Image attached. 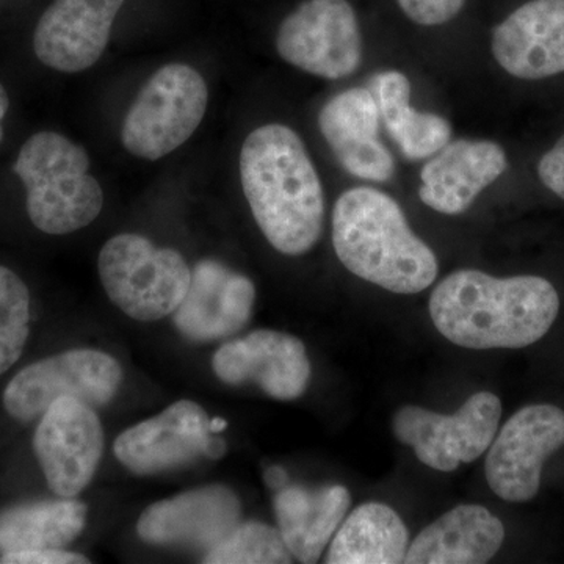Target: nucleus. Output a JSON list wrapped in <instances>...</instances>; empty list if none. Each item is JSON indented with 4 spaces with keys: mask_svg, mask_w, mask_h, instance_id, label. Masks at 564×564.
<instances>
[{
    "mask_svg": "<svg viewBox=\"0 0 564 564\" xmlns=\"http://www.w3.org/2000/svg\"><path fill=\"white\" fill-rule=\"evenodd\" d=\"M256 288L250 278L215 259L196 263L187 295L173 322L192 343H212L239 333L250 322Z\"/></svg>",
    "mask_w": 564,
    "mask_h": 564,
    "instance_id": "nucleus-16",
    "label": "nucleus"
},
{
    "mask_svg": "<svg viewBox=\"0 0 564 564\" xmlns=\"http://www.w3.org/2000/svg\"><path fill=\"white\" fill-rule=\"evenodd\" d=\"M265 481L274 491H281L289 485V475L280 466L270 467L265 473Z\"/></svg>",
    "mask_w": 564,
    "mask_h": 564,
    "instance_id": "nucleus-30",
    "label": "nucleus"
},
{
    "mask_svg": "<svg viewBox=\"0 0 564 564\" xmlns=\"http://www.w3.org/2000/svg\"><path fill=\"white\" fill-rule=\"evenodd\" d=\"M333 247L348 272L399 295L423 292L437 276L432 248L415 236L399 203L377 188H350L339 196Z\"/></svg>",
    "mask_w": 564,
    "mask_h": 564,
    "instance_id": "nucleus-3",
    "label": "nucleus"
},
{
    "mask_svg": "<svg viewBox=\"0 0 564 564\" xmlns=\"http://www.w3.org/2000/svg\"><path fill=\"white\" fill-rule=\"evenodd\" d=\"M209 104L202 74L184 63L155 70L141 88L121 128L122 147L143 161H159L191 140Z\"/></svg>",
    "mask_w": 564,
    "mask_h": 564,
    "instance_id": "nucleus-6",
    "label": "nucleus"
},
{
    "mask_svg": "<svg viewBox=\"0 0 564 564\" xmlns=\"http://www.w3.org/2000/svg\"><path fill=\"white\" fill-rule=\"evenodd\" d=\"M98 272L110 302L139 322L174 314L192 280L180 251L158 248L140 234L111 237L99 252Z\"/></svg>",
    "mask_w": 564,
    "mask_h": 564,
    "instance_id": "nucleus-5",
    "label": "nucleus"
},
{
    "mask_svg": "<svg viewBox=\"0 0 564 564\" xmlns=\"http://www.w3.org/2000/svg\"><path fill=\"white\" fill-rule=\"evenodd\" d=\"M87 151L57 132L35 133L13 165L28 191V214L51 236L87 228L101 214L104 193L90 173Z\"/></svg>",
    "mask_w": 564,
    "mask_h": 564,
    "instance_id": "nucleus-4",
    "label": "nucleus"
},
{
    "mask_svg": "<svg viewBox=\"0 0 564 564\" xmlns=\"http://www.w3.org/2000/svg\"><path fill=\"white\" fill-rule=\"evenodd\" d=\"M502 402L491 392L474 393L455 414L403 406L393 415L397 440L410 445L419 462L441 473H454L488 451L499 430Z\"/></svg>",
    "mask_w": 564,
    "mask_h": 564,
    "instance_id": "nucleus-8",
    "label": "nucleus"
},
{
    "mask_svg": "<svg viewBox=\"0 0 564 564\" xmlns=\"http://www.w3.org/2000/svg\"><path fill=\"white\" fill-rule=\"evenodd\" d=\"M491 50L511 76L547 79L564 73V0H532L497 25Z\"/></svg>",
    "mask_w": 564,
    "mask_h": 564,
    "instance_id": "nucleus-18",
    "label": "nucleus"
},
{
    "mask_svg": "<svg viewBox=\"0 0 564 564\" xmlns=\"http://www.w3.org/2000/svg\"><path fill=\"white\" fill-rule=\"evenodd\" d=\"M226 426H228V422H226L225 419H221V417L210 419L212 433L225 432Z\"/></svg>",
    "mask_w": 564,
    "mask_h": 564,
    "instance_id": "nucleus-32",
    "label": "nucleus"
},
{
    "mask_svg": "<svg viewBox=\"0 0 564 564\" xmlns=\"http://www.w3.org/2000/svg\"><path fill=\"white\" fill-rule=\"evenodd\" d=\"M10 99L7 95L6 88L0 85V141L3 139L2 120L6 118L7 111H9Z\"/></svg>",
    "mask_w": 564,
    "mask_h": 564,
    "instance_id": "nucleus-31",
    "label": "nucleus"
},
{
    "mask_svg": "<svg viewBox=\"0 0 564 564\" xmlns=\"http://www.w3.org/2000/svg\"><path fill=\"white\" fill-rule=\"evenodd\" d=\"M33 451L52 492L79 496L102 459V423L90 404L63 397L41 415Z\"/></svg>",
    "mask_w": 564,
    "mask_h": 564,
    "instance_id": "nucleus-12",
    "label": "nucleus"
},
{
    "mask_svg": "<svg viewBox=\"0 0 564 564\" xmlns=\"http://www.w3.org/2000/svg\"><path fill=\"white\" fill-rule=\"evenodd\" d=\"M3 564H82L88 563L84 555L65 549H33V551L11 552L0 555Z\"/></svg>",
    "mask_w": 564,
    "mask_h": 564,
    "instance_id": "nucleus-28",
    "label": "nucleus"
},
{
    "mask_svg": "<svg viewBox=\"0 0 564 564\" xmlns=\"http://www.w3.org/2000/svg\"><path fill=\"white\" fill-rule=\"evenodd\" d=\"M380 110L373 93L351 88L333 96L318 113V128L345 172L359 180L388 182L395 173L391 151L380 140Z\"/></svg>",
    "mask_w": 564,
    "mask_h": 564,
    "instance_id": "nucleus-17",
    "label": "nucleus"
},
{
    "mask_svg": "<svg viewBox=\"0 0 564 564\" xmlns=\"http://www.w3.org/2000/svg\"><path fill=\"white\" fill-rule=\"evenodd\" d=\"M31 333V292L13 270L0 265V375L21 358Z\"/></svg>",
    "mask_w": 564,
    "mask_h": 564,
    "instance_id": "nucleus-26",
    "label": "nucleus"
},
{
    "mask_svg": "<svg viewBox=\"0 0 564 564\" xmlns=\"http://www.w3.org/2000/svg\"><path fill=\"white\" fill-rule=\"evenodd\" d=\"M564 445V411L530 404L505 423L486 456L485 474L496 496L511 503L534 499L544 463Z\"/></svg>",
    "mask_w": 564,
    "mask_h": 564,
    "instance_id": "nucleus-10",
    "label": "nucleus"
},
{
    "mask_svg": "<svg viewBox=\"0 0 564 564\" xmlns=\"http://www.w3.org/2000/svg\"><path fill=\"white\" fill-rule=\"evenodd\" d=\"M292 554L281 532L262 522H240L228 536L207 552V564H285Z\"/></svg>",
    "mask_w": 564,
    "mask_h": 564,
    "instance_id": "nucleus-25",
    "label": "nucleus"
},
{
    "mask_svg": "<svg viewBox=\"0 0 564 564\" xmlns=\"http://www.w3.org/2000/svg\"><path fill=\"white\" fill-rule=\"evenodd\" d=\"M508 166L500 144L489 140H456L426 162L419 196L430 209L444 215L463 214Z\"/></svg>",
    "mask_w": 564,
    "mask_h": 564,
    "instance_id": "nucleus-19",
    "label": "nucleus"
},
{
    "mask_svg": "<svg viewBox=\"0 0 564 564\" xmlns=\"http://www.w3.org/2000/svg\"><path fill=\"white\" fill-rule=\"evenodd\" d=\"M403 13L421 25H441L454 20L466 0H397Z\"/></svg>",
    "mask_w": 564,
    "mask_h": 564,
    "instance_id": "nucleus-27",
    "label": "nucleus"
},
{
    "mask_svg": "<svg viewBox=\"0 0 564 564\" xmlns=\"http://www.w3.org/2000/svg\"><path fill=\"white\" fill-rule=\"evenodd\" d=\"M87 516V505L74 497L9 508L0 513V555L66 547L84 532Z\"/></svg>",
    "mask_w": 564,
    "mask_h": 564,
    "instance_id": "nucleus-24",
    "label": "nucleus"
},
{
    "mask_svg": "<svg viewBox=\"0 0 564 564\" xmlns=\"http://www.w3.org/2000/svg\"><path fill=\"white\" fill-rule=\"evenodd\" d=\"M240 180L252 217L274 250L302 256L321 239L323 185L299 133L267 124L245 140Z\"/></svg>",
    "mask_w": 564,
    "mask_h": 564,
    "instance_id": "nucleus-2",
    "label": "nucleus"
},
{
    "mask_svg": "<svg viewBox=\"0 0 564 564\" xmlns=\"http://www.w3.org/2000/svg\"><path fill=\"white\" fill-rule=\"evenodd\" d=\"M386 131L404 158L422 161L433 158L452 139L451 122L440 115L423 113L411 107L410 79L400 70H381L370 80Z\"/></svg>",
    "mask_w": 564,
    "mask_h": 564,
    "instance_id": "nucleus-22",
    "label": "nucleus"
},
{
    "mask_svg": "<svg viewBox=\"0 0 564 564\" xmlns=\"http://www.w3.org/2000/svg\"><path fill=\"white\" fill-rule=\"evenodd\" d=\"M505 541V527L481 505H459L423 529L408 549V564H484Z\"/></svg>",
    "mask_w": 564,
    "mask_h": 564,
    "instance_id": "nucleus-21",
    "label": "nucleus"
},
{
    "mask_svg": "<svg viewBox=\"0 0 564 564\" xmlns=\"http://www.w3.org/2000/svg\"><path fill=\"white\" fill-rule=\"evenodd\" d=\"M115 455L133 474L151 475L187 466L199 456L218 459L226 443L214 437L210 419L191 400L170 404L155 417L122 432L113 445Z\"/></svg>",
    "mask_w": 564,
    "mask_h": 564,
    "instance_id": "nucleus-11",
    "label": "nucleus"
},
{
    "mask_svg": "<svg viewBox=\"0 0 564 564\" xmlns=\"http://www.w3.org/2000/svg\"><path fill=\"white\" fill-rule=\"evenodd\" d=\"M558 311V293L544 278H494L480 270L448 274L430 299L437 332L473 350L529 347L543 339Z\"/></svg>",
    "mask_w": 564,
    "mask_h": 564,
    "instance_id": "nucleus-1",
    "label": "nucleus"
},
{
    "mask_svg": "<svg viewBox=\"0 0 564 564\" xmlns=\"http://www.w3.org/2000/svg\"><path fill=\"white\" fill-rule=\"evenodd\" d=\"M126 0H54L33 35V50L47 68L76 74L91 68L109 44Z\"/></svg>",
    "mask_w": 564,
    "mask_h": 564,
    "instance_id": "nucleus-14",
    "label": "nucleus"
},
{
    "mask_svg": "<svg viewBox=\"0 0 564 564\" xmlns=\"http://www.w3.org/2000/svg\"><path fill=\"white\" fill-rule=\"evenodd\" d=\"M212 367L223 383H252L272 399L284 402L300 399L313 373L302 340L273 329H258L221 345Z\"/></svg>",
    "mask_w": 564,
    "mask_h": 564,
    "instance_id": "nucleus-13",
    "label": "nucleus"
},
{
    "mask_svg": "<svg viewBox=\"0 0 564 564\" xmlns=\"http://www.w3.org/2000/svg\"><path fill=\"white\" fill-rule=\"evenodd\" d=\"M121 383L122 367L113 356L76 348L41 359L14 375L3 392V406L11 417L28 422L63 397L104 406L113 400Z\"/></svg>",
    "mask_w": 564,
    "mask_h": 564,
    "instance_id": "nucleus-7",
    "label": "nucleus"
},
{
    "mask_svg": "<svg viewBox=\"0 0 564 564\" xmlns=\"http://www.w3.org/2000/svg\"><path fill=\"white\" fill-rule=\"evenodd\" d=\"M538 174L545 187L564 202V135L538 163Z\"/></svg>",
    "mask_w": 564,
    "mask_h": 564,
    "instance_id": "nucleus-29",
    "label": "nucleus"
},
{
    "mask_svg": "<svg viewBox=\"0 0 564 564\" xmlns=\"http://www.w3.org/2000/svg\"><path fill=\"white\" fill-rule=\"evenodd\" d=\"M351 494L343 485L289 484L274 497L278 530L293 558L317 563L350 510Z\"/></svg>",
    "mask_w": 564,
    "mask_h": 564,
    "instance_id": "nucleus-20",
    "label": "nucleus"
},
{
    "mask_svg": "<svg viewBox=\"0 0 564 564\" xmlns=\"http://www.w3.org/2000/svg\"><path fill=\"white\" fill-rule=\"evenodd\" d=\"M410 549V533L397 511L380 502L352 510L329 545L328 564H399Z\"/></svg>",
    "mask_w": 564,
    "mask_h": 564,
    "instance_id": "nucleus-23",
    "label": "nucleus"
},
{
    "mask_svg": "<svg viewBox=\"0 0 564 564\" xmlns=\"http://www.w3.org/2000/svg\"><path fill=\"white\" fill-rule=\"evenodd\" d=\"M276 50L282 61L304 73L344 79L362 61L358 17L348 0H304L281 22Z\"/></svg>",
    "mask_w": 564,
    "mask_h": 564,
    "instance_id": "nucleus-9",
    "label": "nucleus"
},
{
    "mask_svg": "<svg viewBox=\"0 0 564 564\" xmlns=\"http://www.w3.org/2000/svg\"><path fill=\"white\" fill-rule=\"evenodd\" d=\"M242 505L232 489L204 486L152 503L137 532L144 543L210 549L240 524Z\"/></svg>",
    "mask_w": 564,
    "mask_h": 564,
    "instance_id": "nucleus-15",
    "label": "nucleus"
}]
</instances>
